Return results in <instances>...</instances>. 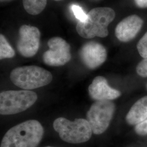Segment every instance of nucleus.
Returning a JSON list of instances; mask_svg holds the SVG:
<instances>
[{
    "label": "nucleus",
    "instance_id": "aec40b11",
    "mask_svg": "<svg viewBox=\"0 0 147 147\" xmlns=\"http://www.w3.org/2000/svg\"><path fill=\"white\" fill-rule=\"evenodd\" d=\"M54 1H62V0H54Z\"/></svg>",
    "mask_w": 147,
    "mask_h": 147
},
{
    "label": "nucleus",
    "instance_id": "423d86ee",
    "mask_svg": "<svg viewBox=\"0 0 147 147\" xmlns=\"http://www.w3.org/2000/svg\"><path fill=\"white\" fill-rule=\"evenodd\" d=\"M116 107L111 100H98L94 102L87 113L88 121L93 133L100 135L110 125Z\"/></svg>",
    "mask_w": 147,
    "mask_h": 147
},
{
    "label": "nucleus",
    "instance_id": "f8f14e48",
    "mask_svg": "<svg viewBox=\"0 0 147 147\" xmlns=\"http://www.w3.org/2000/svg\"><path fill=\"white\" fill-rule=\"evenodd\" d=\"M147 118V96L137 100L132 105L126 116V122L130 125H137Z\"/></svg>",
    "mask_w": 147,
    "mask_h": 147
},
{
    "label": "nucleus",
    "instance_id": "ddd939ff",
    "mask_svg": "<svg viewBox=\"0 0 147 147\" xmlns=\"http://www.w3.org/2000/svg\"><path fill=\"white\" fill-rule=\"evenodd\" d=\"M22 2L24 9L28 14L36 16L45 9L47 0H22Z\"/></svg>",
    "mask_w": 147,
    "mask_h": 147
},
{
    "label": "nucleus",
    "instance_id": "412c9836",
    "mask_svg": "<svg viewBox=\"0 0 147 147\" xmlns=\"http://www.w3.org/2000/svg\"><path fill=\"white\" fill-rule=\"evenodd\" d=\"M51 147V146H46V147Z\"/></svg>",
    "mask_w": 147,
    "mask_h": 147
},
{
    "label": "nucleus",
    "instance_id": "a211bd4d",
    "mask_svg": "<svg viewBox=\"0 0 147 147\" xmlns=\"http://www.w3.org/2000/svg\"><path fill=\"white\" fill-rule=\"evenodd\" d=\"M135 131L140 136H145L147 135V118L139 123L135 126Z\"/></svg>",
    "mask_w": 147,
    "mask_h": 147
},
{
    "label": "nucleus",
    "instance_id": "0eeeda50",
    "mask_svg": "<svg viewBox=\"0 0 147 147\" xmlns=\"http://www.w3.org/2000/svg\"><path fill=\"white\" fill-rule=\"evenodd\" d=\"M49 49L44 53L42 60L50 66L59 67L65 65L71 58L70 46L61 37H53L47 42Z\"/></svg>",
    "mask_w": 147,
    "mask_h": 147
},
{
    "label": "nucleus",
    "instance_id": "6ab92c4d",
    "mask_svg": "<svg viewBox=\"0 0 147 147\" xmlns=\"http://www.w3.org/2000/svg\"><path fill=\"white\" fill-rule=\"evenodd\" d=\"M137 7L141 8H147V0H135Z\"/></svg>",
    "mask_w": 147,
    "mask_h": 147
},
{
    "label": "nucleus",
    "instance_id": "5701e85b",
    "mask_svg": "<svg viewBox=\"0 0 147 147\" xmlns=\"http://www.w3.org/2000/svg\"></svg>",
    "mask_w": 147,
    "mask_h": 147
},
{
    "label": "nucleus",
    "instance_id": "4be33fe9",
    "mask_svg": "<svg viewBox=\"0 0 147 147\" xmlns=\"http://www.w3.org/2000/svg\"><path fill=\"white\" fill-rule=\"evenodd\" d=\"M5 1V0H1V1Z\"/></svg>",
    "mask_w": 147,
    "mask_h": 147
},
{
    "label": "nucleus",
    "instance_id": "4468645a",
    "mask_svg": "<svg viewBox=\"0 0 147 147\" xmlns=\"http://www.w3.org/2000/svg\"><path fill=\"white\" fill-rule=\"evenodd\" d=\"M15 55L14 50L8 42L5 37L1 34L0 35V59L13 58Z\"/></svg>",
    "mask_w": 147,
    "mask_h": 147
},
{
    "label": "nucleus",
    "instance_id": "1a4fd4ad",
    "mask_svg": "<svg viewBox=\"0 0 147 147\" xmlns=\"http://www.w3.org/2000/svg\"><path fill=\"white\" fill-rule=\"evenodd\" d=\"M79 54L82 62L90 69L98 68L107 59L105 47L99 42L93 41L84 44Z\"/></svg>",
    "mask_w": 147,
    "mask_h": 147
},
{
    "label": "nucleus",
    "instance_id": "7ed1b4c3",
    "mask_svg": "<svg viewBox=\"0 0 147 147\" xmlns=\"http://www.w3.org/2000/svg\"><path fill=\"white\" fill-rule=\"evenodd\" d=\"M10 79L17 87L24 90H31L49 84L53 80V75L45 69L36 65H29L13 69Z\"/></svg>",
    "mask_w": 147,
    "mask_h": 147
},
{
    "label": "nucleus",
    "instance_id": "f257e3e1",
    "mask_svg": "<svg viewBox=\"0 0 147 147\" xmlns=\"http://www.w3.org/2000/svg\"><path fill=\"white\" fill-rule=\"evenodd\" d=\"M44 128L36 120H28L12 127L3 137L0 147H37Z\"/></svg>",
    "mask_w": 147,
    "mask_h": 147
},
{
    "label": "nucleus",
    "instance_id": "39448f33",
    "mask_svg": "<svg viewBox=\"0 0 147 147\" xmlns=\"http://www.w3.org/2000/svg\"><path fill=\"white\" fill-rule=\"evenodd\" d=\"M35 92L28 90H7L0 93L1 115H14L26 111L36 102Z\"/></svg>",
    "mask_w": 147,
    "mask_h": 147
},
{
    "label": "nucleus",
    "instance_id": "2eb2a0df",
    "mask_svg": "<svg viewBox=\"0 0 147 147\" xmlns=\"http://www.w3.org/2000/svg\"><path fill=\"white\" fill-rule=\"evenodd\" d=\"M137 49L141 57H147V32L137 43Z\"/></svg>",
    "mask_w": 147,
    "mask_h": 147
},
{
    "label": "nucleus",
    "instance_id": "6e6552de",
    "mask_svg": "<svg viewBox=\"0 0 147 147\" xmlns=\"http://www.w3.org/2000/svg\"><path fill=\"white\" fill-rule=\"evenodd\" d=\"M17 42L18 52L25 57H32L37 53L40 40V32L36 27L24 25L19 30Z\"/></svg>",
    "mask_w": 147,
    "mask_h": 147
},
{
    "label": "nucleus",
    "instance_id": "20e7f679",
    "mask_svg": "<svg viewBox=\"0 0 147 147\" xmlns=\"http://www.w3.org/2000/svg\"><path fill=\"white\" fill-rule=\"evenodd\" d=\"M53 126L63 141L72 144L88 141L93 133L88 121L82 118L71 121L60 117L54 121Z\"/></svg>",
    "mask_w": 147,
    "mask_h": 147
},
{
    "label": "nucleus",
    "instance_id": "9d476101",
    "mask_svg": "<svg viewBox=\"0 0 147 147\" xmlns=\"http://www.w3.org/2000/svg\"><path fill=\"white\" fill-rule=\"evenodd\" d=\"M143 24L142 19L136 15H132L124 18L117 25L115 35L122 42L131 41L141 30Z\"/></svg>",
    "mask_w": 147,
    "mask_h": 147
},
{
    "label": "nucleus",
    "instance_id": "dca6fc26",
    "mask_svg": "<svg viewBox=\"0 0 147 147\" xmlns=\"http://www.w3.org/2000/svg\"><path fill=\"white\" fill-rule=\"evenodd\" d=\"M136 72L137 74L143 78L147 77V57L144 58L136 67Z\"/></svg>",
    "mask_w": 147,
    "mask_h": 147
},
{
    "label": "nucleus",
    "instance_id": "f3484780",
    "mask_svg": "<svg viewBox=\"0 0 147 147\" xmlns=\"http://www.w3.org/2000/svg\"><path fill=\"white\" fill-rule=\"evenodd\" d=\"M71 9L74 14L80 21H84L87 18V14L84 13L83 9L78 5H73L71 6Z\"/></svg>",
    "mask_w": 147,
    "mask_h": 147
},
{
    "label": "nucleus",
    "instance_id": "f03ea898",
    "mask_svg": "<svg viewBox=\"0 0 147 147\" xmlns=\"http://www.w3.org/2000/svg\"><path fill=\"white\" fill-rule=\"evenodd\" d=\"M115 16V11L109 7L95 8L89 11L84 21L78 22L76 31L81 37L86 39L105 38L109 34L108 26Z\"/></svg>",
    "mask_w": 147,
    "mask_h": 147
},
{
    "label": "nucleus",
    "instance_id": "9b49d317",
    "mask_svg": "<svg viewBox=\"0 0 147 147\" xmlns=\"http://www.w3.org/2000/svg\"><path fill=\"white\" fill-rule=\"evenodd\" d=\"M89 94L95 100H115L121 96L120 91L113 89L103 76H96L88 87Z\"/></svg>",
    "mask_w": 147,
    "mask_h": 147
}]
</instances>
